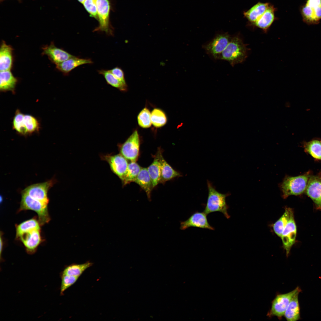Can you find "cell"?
Wrapping results in <instances>:
<instances>
[{
	"label": "cell",
	"instance_id": "1",
	"mask_svg": "<svg viewBox=\"0 0 321 321\" xmlns=\"http://www.w3.org/2000/svg\"><path fill=\"white\" fill-rule=\"evenodd\" d=\"M248 49L238 35L232 37L219 59L228 62L233 67L243 62L247 56Z\"/></svg>",
	"mask_w": 321,
	"mask_h": 321
},
{
	"label": "cell",
	"instance_id": "2",
	"mask_svg": "<svg viewBox=\"0 0 321 321\" xmlns=\"http://www.w3.org/2000/svg\"><path fill=\"white\" fill-rule=\"evenodd\" d=\"M208 196L204 212L207 215L218 212L222 213L227 219L230 216L228 213L229 206L226 202V198L229 194H223L218 192L211 183L207 181Z\"/></svg>",
	"mask_w": 321,
	"mask_h": 321
},
{
	"label": "cell",
	"instance_id": "3",
	"mask_svg": "<svg viewBox=\"0 0 321 321\" xmlns=\"http://www.w3.org/2000/svg\"><path fill=\"white\" fill-rule=\"evenodd\" d=\"M309 173L295 177L286 176L280 185L282 197L286 199L291 195H298L306 190L309 179Z\"/></svg>",
	"mask_w": 321,
	"mask_h": 321
},
{
	"label": "cell",
	"instance_id": "4",
	"mask_svg": "<svg viewBox=\"0 0 321 321\" xmlns=\"http://www.w3.org/2000/svg\"><path fill=\"white\" fill-rule=\"evenodd\" d=\"M21 199L19 211L31 210L37 214L40 224L43 225L50 220L48 205L34 199L28 195L21 192Z\"/></svg>",
	"mask_w": 321,
	"mask_h": 321
},
{
	"label": "cell",
	"instance_id": "5",
	"mask_svg": "<svg viewBox=\"0 0 321 321\" xmlns=\"http://www.w3.org/2000/svg\"><path fill=\"white\" fill-rule=\"evenodd\" d=\"M300 291L298 287L289 292L277 295L272 302L271 309L268 314V316H276L281 319L292 298Z\"/></svg>",
	"mask_w": 321,
	"mask_h": 321
},
{
	"label": "cell",
	"instance_id": "6",
	"mask_svg": "<svg viewBox=\"0 0 321 321\" xmlns=\"http://www.w3.org/2000/svg\"><path fill=\"white\" fill-rule=\"evenodd\" d=\"M227 32L217 34L209 43L202 45L207 54L215 59H219L232 38Z\"/></svg>",
	"mask_w": 321,
	"mask_h": 321
},
{
	"label": "cell",
	"instance_id": "7",
	"mask_svg": "<svg viewBox=\"0 0 321 321\" xmlns=\"http://www.w3.org/2000/svg\"><path fill=\"white\" fill-rule=\"evenodd\" d=\"M140 146L139 135L135 130L123 143L119 145L120 153L130 162H136L139 155Z\"/></svg>",
	"mask_w": 321,
	"mask_h": 321
},
{
	"label": "cell",
	"instance_id": "8",
	"mask_svg": "<svg viewBox=\"0 0 321 321\" xmlns=\"http://www.w3.org/2000/svg\"><path fill=\"white\" fill-rule=\"evenodd\" d=\"M99 26L93 32H104L109 35H113V29L109 22L110 4L108 0H96Z\"/></svg>",
	"mask_w": 321,
	"mask_h": 321
},
{
	"label": "cell",
	"instance_id": "9",
	"mask_svg": "<svg viewBox=\"0 0 321 321\" xmlns=\"http://www.w3.org/2000/svg\"><path fill=\"white\" fill-rule=\"evenodd\" d=\"M55 183V180L51 179L46 182L30 185L26 188L22 192L32 198L48 204L49 199L48 193Z\"/></svg>",
	"mask_w": 321,
	"mask_h": 321
},
{
	"label": "cell",
	"instance_id": "10",
	"mask_svg": "<svg viewBox=\"0 0 321 321\" xmlns=\"http://www.w3.org/2000/svg\"><path fill=\"white\" fill-rule=\"evenodd\" d=\"M100 158L108 163L111 171L122 181L127 170L128 164V160L120 153L103 155Z\"/></svg>",
	"mask_w": 321,
	"mask_h": 321
},
{
	"label": "cell",
	"instance_id": "11",
	"mask_svg": "<svg viewBox=\"0 0 321 321\" xmlns=\"http://www.w3.org/2000/svg\"><path fill=\"white\" fill-rule=\"evenodd\" d=\"M296 234V226L293 215L287 223L280 237L287 257L289 255L291 249L295 242Z\"/></svg>",
	"mask_w": 321,
	"mask_h": 321
},
{
	"label": "cell",
	"instance_id": "12",
	"mask_svg": "<svg viewBox=\"0 0 321 321\" xmlns=\"http://www.w3.org/2000/svg\"><path fill=\"white\" fill-rule=\"evenodd\" d=\"M207 215L204 212H195L186 220L180 222V229L184 230L192 227L214 230V228L208 223Z\"/></svg>",
	"mask_w": 321,
	"mask_h": 321
},
{
	"label": "cell",
	"instance_id": "13",
	"mask_svg": "<svg viewBox=\"0 0 321 321\" xmlns=\"http://www.w3.org/2000/svg\"><path fill=\"white\" fill-rule=\"evenodd\" d=\"M306 193L314 202L317 209L321 210V176H310Z\"/></svg>",
	"mask_w": 321,
	"mask_h": 321
},
{
	"label": "cell",
	"instance_id": "14",
	"mask_svg": "<svg viewBox=\"0 0 321 321\" xmlns=\"http://www.w3.org/2000/svg\"><path fill=\"white\" fill-rule=\"evenodd\" d=\"M43 55L47 56L50 61L56 65L73 57V56L62 48L55 46L53 42L42 48Z\"/></svg>",
	"mask_w": 321,
	"mask_h": 321
},
{
	"label": "cell",
	"instance_id": "15",
	"mask_svg": "<svg viewBox=\"0 0 321 321\" xmlns=\"http://www.w3.org/2000/svg\"><path fill=\"white\" fill-rule=\"evenodd\" d=\"M301 12L305 22L309 24H317L321 19V3H306Z\"/></svg>",
	"mask_w": 321,
	"mask_h": 321
},
{
	"label": "cell",
	"instance_id": "16",
	"mask_svg": "<svg viewBox=\"0 0 321 321\" xmlns=\"http://www.w3.org/2000/svg\"><path fill=\"white\" fill-rule=\"evenodd\" d=\"M19 239L29 254L35 252L41 241L40 229H36L25 233L20 237Z\"/></svg>",
	"mask_w": 321,
	"mask_h": 321
},
{
	"label": "cell",
	"instance_id": "17",
	"mask_svg": "<svg viewBox=\"0 0 321 321\" xmlns=\"http://www.w3.org/2000/svg\"><path fill=\"white\" fill-rule=\"evenodd\" d=\"M92 63L90 59L82 58L74 56L56 65V68L64 75H67L73 70L80 65Z\"/></svg>",
	"mask_w": 321,
	"mask_h": 321
},
{
	"label": "cell",
	"instance_id": "18",
	"mask_svg": "<svg viewBox=\"0 0 321 321\" xmlns=\"http://www.w3.org/2000/svg\"><path fill=\"white\" fill-rule=\"evenodd\" d=\"M13 49L7 45L5 41H2L0 48V70H9L12 69L13 62Z\"/></svg>",
	"mask_w": 321,
	"mask_h": 321
},
{
	"label": "cell",
	"instance_id": "19",
	"mask_svg": "<svg viewBox=\"0 0 321 321\" xmlns=\"http://www.w3.org/2000/svg\"><path fill=\"white\" fill-rule=\"evenodd\" d=\"M157 152L158 154L161 165L160 183H163L175 177H181V175L180 173L173 168L164 159L161 150L159 149Z\"/></svg>",
	"mask_w": 321,
	"mask_h": 321
},
{
	"label": "cell",
	"instance_id": "20",
	"mask_svg": "<svg viewBox=\"0 0 321 321\" xmlns=\"http://www.w3.org/2000/svg\"><path fill=\"white\" fill-rule=\"evenodd\" d=\"M134 182L145 192L148 199L151 200V193L154 188L147 168L142 167Z\"/></svg>",
	"mask_w": 321,
	"mask_h": 321
},
{
	"label": "cell",
	"instance_id": "21",
	"mask_svg": "<svg viewBox=\"0 0 321 321\" xmlns=\"http://www.w3.org/2000/svg\"><path fill=\"white\" fill-rule=\"evenodd\" d=\"M18 82L10 70L0 71V90L2 92L11 91L15 92V87Z\"/></svg>",
	"mask_w": 321,
	"mask_h": 321
},
{
	"label": "cell",
	"instance_id": "22",
	"mask_svg": "<svg viewBox=\"0 0 321 321\" xmlns=\"http://www.w3.org/2000/svg\"><path fill=\"white\" fill-rule=\"evenodd\" d=\"M270 4L268 3L259 2L243 13L244 17L254 24L263 14Z\"/></svg>",
	"mask_w": 321,
	"mask_h": 321
},
{
	"label": "cell",
	"instance_id": "23",
	"mask_svg": "<svg viewBox=\"0 0 321 321\" xmlns=\"http://www.w3.org/2000/svg\"><path fill=\"white\" fill-rule=\"evenodd\" d=\"M275 8L270 4L261 17L254 24L256 26L266 32L275 20Z\"/></svg>",
	"mask_w": 321,
	"mask_h": 321
},
{
	"label": "cell",
	"instance_id": "24",
	"mask_svg": "<svg viewBox=\"0 0 321 321\" xmlns=\"http://www.w3.org/2000/svg\"><path fill=\"white\" fill-rule=\"evenodd\" d=\"M299 294H296L292 298L285 311L284 316L287 321H296L300 318Z\"/></svg>",
	"mask_w": 321,
	"mask_h": 321
},
{
	"label": "cell",
	"instance_id": "25",
	"mask_svg": "<svg viewBox=\"0 0 321 321\" xmlns=\"http://www.w3.org/2000/svg\"><path fill=\"white\" fill-rule=\"evenodd\" d=\"M147 168L154 188L160 183V180L161 165L157 152L154 156L153 162Z\"/></svg>",
	"mask_w": 321,
	"mask_h": 321
},
{
	"label": "cell",
	"instance_id": "26",
	"mask_svg": "<svg viewBox=\"0 0 321 321\" xmlns=\"http://www.w3.org/2000/svg\"><path fill=\"white\" fill-rule=\"evenodd\" d=\"M93 265L89 261L80 264L73 263L65 266L60 275H66L79 277L87 268Z\"/></svg>",
	"mask_w": 321,
	"mask_h": 321
},
{
	"label": "cell",
	"instance_id": "27",
	"mask_svg": "<svg viewBox=\"0 0 321 321\" xmlns=\"http://www.w3.org/2000/svg\"><path fill=\"white\" fill-rule=\"evenodd\" d=\"M97 71L99 74L103 76L107 83L109 85L118 89L121 91L126 92L128 90L126 83H124L117 78L109 70L101 69L98 70Z\"/></svg>",
	"mask_w": 321,
	"mask_h": 321
},
{
	"label": "cell",
	"instance_id": "28",
	"mask_svg": "<svg viewBox=\"0 0 321 321\" xmlns=\"http://www.w3.org/2000/svg\"><path fill=\"white\" fill-rule=\"evenodd\" d=\"M39 222L32 218L23 222L16 226V237L17 239L23 234L36 230L40 229Z\"/></svg>",
	"mask_w": 321,
	"mask_h": 321
},
{
	"label": "cell",
	"instance_id": "29",
	"mask_svg": "<svg viewBox=\"0 0 321 321\" xmlns=\"http://www.w3.org/2000/svg\"><path fill=\"white\" fill-rule=\"evenodd\" d=\"M294 215L293 210L289 207L285 209L282 216L273 225V229L275 233L281 237L283 230L291 218Z\"/></svg>",
	"mask_w": 321,
	"mask_h": 321
},
{
	"label": "cell",
	"instance_id": "30",
	"mask_svg": "<svg viewBox=\"0 0 321 321\" xmlns=\"http://www.w3.org/2000/svg\"><path fill=\"white\" fill-rule=\"evenodd\" d=\"M142 167L136 162H130L128 163L125 175L121 181L123 186L134 182L139 173Z\"/></svg>",
	"mask_w": 321,
	"mask_h": 321
},
{
	"label": "cell",
	"instance_id": "31",
	"mask_svg": "<svg viewBox=\"0 0 321 321\" xmlns=\"http://www.w3.org/2000/svg\"><path fill=\"white\" fill-rule=\"evenodd\" d=\"M24 114L19 109H17L12 120V126L13 129L17 133L26 136L29 134L23 122Z\"/></svg>",
	"mask_w": 321,
	"mask_h": 321
},
{
	"label": "cell",
	"instance_id": "32",
	"mask_svg": "<svg viewBox=\"0 0 321 321\" xmlns=\"http://www.w3.org/2000/svg\"><path fill=\"white\" fill-rule=\"evenodd\" d=\"M305 151L314 158L321 160V143L317 140H313L304 144Z\"/></svg>",
	"mask_w": 321,
	"mask_h": 321
},
{
	"label": "cell",
	"instance_id": "33",
	"mask_svg": "<svg viewBox=\"0 0 321 321\" xmlns=\"http://www.w3.org/2000/svg\"><path fill=\"white\" fill-rule=\"evenodd\" d=\"M151 120L152 125L157 128L163 126L167 122L165 114L162 110L158 108H155L152 111Z\"/></svg>",
	"mask_w": 321,
	"mask_h": 321
},
{
	"label": "cell",
	"instance_id": "34",
	"mask_svg": "<svg viewBox=\"0 0 321 321\" xmlns=\"http://www.w3.org/2000/svg\"><path fill=\"white\" fill-rule=\"evenodd\" d=\"M23 122L29 135L39 131L40 124L37 119L33 116L30 114H24Z\"/></svg>",
	"mask_w": 321,
	"mask_h": 321
},
{
	"label": "cell",
	"instance_id": "35",
	"mask_svg": "<svg viewBox=\"0 0 321 321\" xmlns=\"http://www.w3.org/2000/svg\"><path fill=\"white\" fill-rule=\"evenodd\" d=\"M137 121L139 125L143 128L150 127L152 124L151 113L148 109L145 108L141 111L138 116Z\"/></svg>",
	"mask_w": 321,
	"mask_h": 321
},
{
	"label": "cell",
	"instance_id": "36",
	"mask_svg": "<svg viewBox=\"0 0 321 321\" xmlns=\"http://www.w3.org/2000/svg\"><path fill=\"white\" fill-rule=\"evenodd\" d=\"M61 279L60 295H63L68 288L74 284L79 277L66 275H60Z\"/></svg>",
	"mask_w": 321,
	"mask_h": 321
},
{
	"label": "cell",
	"instance_id": "37",
	"mask_svg": "<svg viewBox=\"0 0 321 321\" xmlns=\"http://www.w3.org/2000/svg\"><path fill=\"white\" fill-rule=\"evenodd\" d=\"M83 4L90 16L98 19L96 0H85Z\"/></svg>",
	"mask_w": 321,
	"mask_h": 321
},
{
	"label": "cell",
	"instance_id": "38",
	"mask_svg": "<svg viewBox=\"0 0 321 321\" xmlns=\"http://www.w3.org/2000/svg\"><path fill=\"white\" fill-rule=\"evenodd\" d=\"M110 71L117 78L122 82L126 83L124 71L118 67H115L111 70Z\"/></svg>",
	"mask_w": 321,
	"mask_h": 321
},
{
	"label": "cell",
	"instance_id": "39",
	"mask_svg": "<svg viewBox=\"0 0 321 321\" xmlns=\"http://www.w3.org/2000/svg\"><path fill=\"white\" fill-rule=\"evenodd\" d=\"M3 240H2V237H1V236H0V252L1 260V255L2 251V250H3Z\"/></svg>",
	"mask_w": 321,
	"mask_h": 321
},
{
	"label": "cell",
	"instance_id": "40",
	"mask_svg": "<svg viewBox=\"0 0 321 321\" xmlns=\"http://www.w3.org/2000/svg\"><path fill=\"white\" fill-rule=\"evenodd\" d=\"M80 2L83 4L85 0H78Z\"/></svg>",
	"mask_w": 321,
	"mask_h": 321
},
{
	"label": "cell",
	"instance_id": "41",
	"mask_svg": "<svg viewBox=\"0 0 321 321\" xmlns=\"http://www.w3.org/2000/svg\"><path fill=\"white\" fill-rule=\"evenodd\" d=\"M4 0H0L1 2L2 1ZM18 0L19 1H20L21 0Z\"/></svg>",
	"mask_w": 321,
	"mask_h": 321
},
{
	"label": "cell",
	"instance_id": "42",
	"mask_svg": "<svg viewBox=\"0 0 321 321\" xmlns=\"http://www.w3.org/2000/svg\"><path fill=\"white\" fill-rule=\"evenodd\" d=\"M320 142H321V141Z\"/></svg>",
	"mask_w": 321,
	"mask_h": 321
}]
</instances>
